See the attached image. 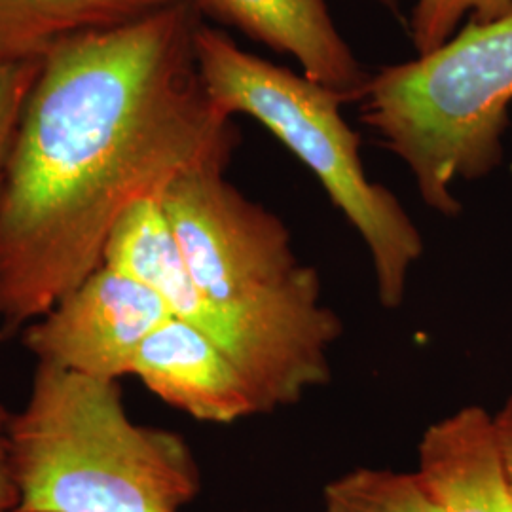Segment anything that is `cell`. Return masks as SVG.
<instances>
[{"mask_svg": "<svg viewBox=\"0 0 512 512\" xmlns=\"http://www.w3.org/2000/svg\"><path fill=\"white\" fill-rule=\"evenodd\" d=\"M196 0L67 38L42 57L0 196V340L103 264L133 205L228 169L238 124L203 80Z\"/></svg>", "mask_w": 512, "mask_h": 512, "instance_id": "1", "label": "cell"}, {"mask_svg": "<svg viewBox=\"0 0 512 512\" xmlns=\"http://www.w3.org/2000/svg\"><path fill=\"white\" fill-rule=\"evenodd\" d=\"M160 202L207 302L209 338L238 366L260 414L327 384L342 321L285 222L220 167L184 173Z\"/></svg>", "mask_w": 512, "mask_h": 512, "instance_id": "2", "label": "cell"}, {"mask_svg": "<svg viewBox=\"0 0 512 512\" xmlns=\"http://www.w3.org/2000/svg\"><path fill=\"white\" fill-rule=\"evenodd\" d=\"M8 437L14 512H181L200 492L186 440L131 420L112 380L37 363Z\"/></svg>", "mask_w": 512, "mask_h": 512, "instance_id": "3", "label": "cell"}, {"mask_svg": "<svg viewBox=\"0 0 512 512\" xmlns=\"http://www.w3.org/2000/svg\"><path fill=\"white\" fill-rule=\"evenodd\" d=\"M355 103L361 122L408 167L421 202L458 217L452 186L488 177L505 158L512 14L467 23L435 52L382 67Z\"/></svg>", "mask_w": 512, "mask_h": 512, "instance_id": "4", "label": "cell"}, {"mask_svg": "<svg viewBox=\"0 0 512 512\" xmlns=\"http://www.w3.org/2000/svg\"><path fill=\"white\" fill-rule=\"evenodd\" d=\"M196 52L205 86L220 107L234 118H255L317 177L368 249L380 304L401 308L423 238L399 198L368 179L361 137L342 114L348 101L304 74L241 50L207 21L198 29Z\"/></svg>", "mask_w": 512, "mask_h": 512, "instance_id": "5", "label": "cell"}, {"mask_svg": "<svg viewBox=\"0 0 512 512\" xmlns=\"http://www.w3.org/2000/svg\"><path fill=\"white\" fill-rule=\"evenodd\" d=\"M169 317L147 285L101 264L19 336L40 365L120 382L131 376L143 342Z\"/></svg>", "mask_w": 512, "mask_h": 512, "instance_id": "6", "label": "cell"}, {"mask_svg": "<svg viewBox=\"0 0 512 512\" xmlns=\"http://www.w3.org/2000/svg\"><path fill=\"white\" fill-rule=\"evenodd\" d=\"M131 376L194 420L224 425L260 414L232 359L202 330L175 317L143 342Z\"/></svg>", "mask_w": 512, "mask_h": 512, "instance_id": "7", "label": "cell"}, {"mask_svg": "<svg viewBox=\"0 0 512 512\" xmlns=\"http://www.w3.org/2000/svg\"><path fill=\"white\" fill-rule=\"evenodd\" d=\"M203 18L234 27L277 54L291 55L302 74L355 103L370 74L338 31L327 0H196Z\"/></svg>", "mask_w": 512, "mask_h": 512, "instance_id": "8", "label": "cell"}, {"mask_svg": "<svg viewBox=\"0 0 512 512\" xmlns=\"http://www.w3.org/2000/svg\"><path fill=\"white\" fill-rule=\"evenodd\" d=\"M416 473L440 512H512L494 416L482 406H463L423 431Z\"/></svg>", "mask_w": 512, "mask_h": 512, "instance_id": "9", "label": "cell"}, {"mask_svg": "<svg viewBox=\"0 0 512 512\" xmlns=\"http://www.w3.org/2000/svg\"><path fill=\"white\" fill-rule=\"evenodd\" d=\"M184 0H0V57L37 61L67 38L114 29Z\"/></svg>", "mask_w": 512, "mask_h": 512, "instance_id": "10", "label": "cell"}, {"mask_svg": "<svg viewBox=\"0 0 512 512\" xmlns=\"http://www.w3.org/2000/svg\"><path fill=\"white\" fill-rule=\"evenodd\" d=\"M325 512H440L418 473L355 469L325 488Z\"/></svg>", "mask_w": 512, "mask_h": 512, "instance_id": "11", "label": "cell"}, {"mask_svg": "<svg viewBox=\"0 0 512 512\" xmlns=\"http://www.w3.org/2000/svg\"><path fill=\"white\" fill-rule=\"evenodd\" d=\"M512 14V0H418L408 23L416 54L435 52L467 23H492Z\"/></svg>", "mask_w": 512, "mask_h": 512, "instance_id": "12", "label": "cell"}, {"mask_svg": "<svg viewBox=\"0 0 512 512\" xmlns=\"http://www.w3.org/2000/svg\"><path fill=\"white\" fill-rule=\"evenodd\" d=\"M42 59L12 61L0 57V196L18 141L21 120L37 84Z\"/></svg>", "mask_w": 512, "mask_h": 512, "instance_id": "13", "label": "cell"}, {"mask_svg": "<svg viewBox=\"0 0 512 512\" xmlns=\"http://www.w3.org/2000/svg\"><path fill=\"white\" fill-rule=\"evenodd\" d=\"M10 418L12 412L0 403V512H14L18 507V486L10 458Z\"/></svg>", "mask_w": 512, "mask_h": 512, "instance_id": "14", "label": "cell"}, {"mask_svg": "<svg viewBox=\"0 0 512 512\" xmlns=\"http://www.w3.org/2000/svg\"><path fill=\"white\" fill-rule=\"evenodd\" d=\"M492 416H494L497 448H499V456H501L512 499V395Z\"/></svg>", "mask_w": 512, "mask_h": 512, "instance_id": "15", "label": "cell"}, {"mask_svg": "<svg viewBox=\"0 0 512 512\" xmlns=\"http://www.w3.org/2000/svg\"><path fill=\"white\" fill-rule=\"evenodd\" d=\"M382 8H385L389 14H393V16H397L399 19H403L401 16V4H399V0H376Z\"/></svg>", "mask_w": 512, "mask_h": 512, "instance_id": "16", "label": "cell"}]
</instances>
